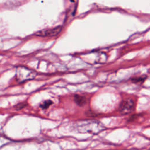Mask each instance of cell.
<instances>
[{"label": "cell", "mask_w": 150, "mask_h": 150, "mask_svg": "<svg viewBox=\"0 0 150 150\" xmlns=\"http://www.w3.org/2000/svg\"><path fill=\"white\" fill-rule=\"evenodd\" d=\"M76 128L80 132H88L97 134L104 129V125L99 121L94 120H85L78 122Z\"/></svg>", "instance_id": "cell-1"}, {"label": "cell", "mask_w": 150, "mask_h": 150, "mask_svg": "<svg viewBox=\"0 0 150 150\" xmlns=\"http://www.w3.org/2000/svg\"><path fill=\"white\" fill-rule=\"evenodd\" d=\"M62 30V26H57L53 28L42 29L36 32L35 35L40 37H54L58 35Z\"/></svg>", "instance_id": "cell-2"}, {"label": "cell", "mask_w": 150, "mask_h": 150, "mask_svg": "<svg viewBox=\"0 0 150 150\" xmlns=\"http://www.w3.org/2000/svg\"><path fill=\"white\" fill-rule=\"evenodd\" d=\"M135 108V103L134 101L130 98L126 99L122 101L119 106V111L122 114H128L132 112Z\"/></svg>", "instance_id": "cell-3"}, {"label": "cell", "mask_w": 150, "mask_h": 150, "mask_svg": "<svg viewBox=\"0 0 150 150\" xmlns=\"http://www.w3.org/2000/svg\"><path fill=\"white\" fill-rule=\"evenodd\" d=\"M74 101L76 103V104L79 106L82 107L84 106L87 102L86 98L83 96H80L79 94H75L74 96Z\"/></svg>", "instance_id": "cell-4"}, {"label": "cell", "mask_w": 150, "mask_h": 150, "mask_svg": "<svg viewBox=\"0 0 150 150\" xmlns=\"http://www.w3.org/2000/svg\"><path fill=\"white\" fill-rule=\"evenodd\" d=\"M146 76H140V77H137L136 78H134L132 80L134 83H142L145 79H146Z\"/></svg>", "instance_id": "cell-5"}, {"label": "cell", "mask_w": 150, "mask_h": 150, "mask_svg": "<svg viewBox=\"0 0 150 150\" xmlns=\"http://www.w3.org/2000/svg\"><path fill=\"white\" fill-rule=\"evenodd\" d=\"M52 104V102L50 100H47V101H45L42 104H41L40 105V107L43 109H46L51 104Z\"/></svg>", "instance_id": "cell-6"}, {"label": "cell", "mask_w": 150, "mask_h": 150, "mask_svg": "<svg viewBox=\"0 0 150 150\" xmlns=\"http://www.w3.org/2000/svg\"><path fill=\"white\" fill-rule=\"evenodd\" d=\"M27 105H28V104H27V103H26V102L19 103H18V104H16V105H15V109H16V110L19 111V110H20L23 108L25 107L26 106H27Z\"/></svg>", "instance_id": "cell-7"}]
</instances>
